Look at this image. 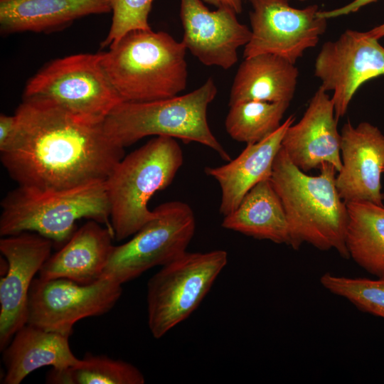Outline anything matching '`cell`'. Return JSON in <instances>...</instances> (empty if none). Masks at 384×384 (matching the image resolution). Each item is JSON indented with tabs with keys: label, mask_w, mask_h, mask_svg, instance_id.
<instances>
[{
	"label": "cell",
	"mask_w": 384,
	"mask_h": 384,
	"mask_svg": "<svg viewBox=\"0 0 384 384\" xmlns=\"http://www.w3.org/2000/svg\"><path fill=\"white\" fill-rule=\"evenodd\" d=\"M183 161L175 138L156 136L116 165L105 181L115 240L134 235L154 217L149 200L171 183Z\"/></svg>",
	"instance_id": "cell-6"
},
{
	"label": "cell",
	"mask_w": 384,
	"mask_h": 384,
	"mask_svg": "<svg viewBox=\"0 0 384 384\" xmlns=\"http://www.w3.org/2000/svg\"><path fill=\"white\" fill-rule=\"evenodd\" d=\"M319 281L329 292L347 299L361 311L384 319V277L372 279L326 272Z\"/></svg>",
	"instance_id": "cell-26"
},
{
	"label": "cell",
	"mask_w": 384,
	"mask_h": 384,
	"mask_svg": "<svg viewBox=\"0 0 384 384\" xmlns=\"http://www.w3.org/2000/svg\"><path fill=\"white\" fill-rule=\"evenodd\" d=\"M222 227L255 239L289 245L286 214L270 178L254 186L238 208L224 216Z\"/></svg>",
	"instance_id": "cell-22"
},
{
	"label": "cell",
	"mask_w": 384,
	"mask_h": 384,
	"mask_svg": "<svg viewBox=\"0 0 384 384\" xmlns=\"http://www.w3.org/2000/svg\"><path fill=\"white\" fill-rule=\"evenodd\" d=\"M203 2L213 5L216 8L229 7L233 9L238 14L242 11V0H202Z\"/></svg>",
	"instance_id": "cell-30"
},
{
	"label": "cell",
	"mask_w": 384,
	"mask_h": 384,
	"mask_svg": "<svg viewBox=\"0 0 384 384\" xmlns=\"http://www.w3.org/2000/svg\"><path fill=\"white\" fill-rule=\"evenodd\" d=\"M367 31L346 30L326 42L315 60L314 75L325 91H332L336 119L347 112L359 87L384 75V47Z\"/></svg>",
	"instance_id": "cell-12"
},
{
	"label": "cell",
	"mask_w": 384,
	"mask_h": 384,
	"mask_svg": "<svg viewBox=\"0 0 384 384\" xmlns=\"http://www.w3.org/2000/svg\"><path fill=\"white\" fill-rule=\"evenodd\" d=\"M153 210L154 217L132 239L114 247L102 277L123 284L186 252L196 229L195 215L189 205L174 201Z\"/></svg>",
	"instance_id": "cell-9"
},
{
	"label": "cell",
	"mask_w": 384,
	"mask_h": 384,
	"mask_svg": "<svg viewBox=\"0 0 384 384\" xmlns=\"http://www.w3.org/2000/svg\"><path fill=\"white\" fill-rule=\"evenodd\" d=\"M298 76L295 64L278 55L263 53L245 58L231 86L229 106L250 100L290 103Z\"/></svg>",
	"instance_id": "cell-21"
},
{
	"label": "cell",
	"mask_w": 384,
	"mask_h": 384,
	"mask_svg": "<svg viewBox=\"0 0 384 384\" xmlns=\"http://www.w3.org/2000/svg\"><path fill=\"white\" fill-rule=\"evenodd\" d=\"M122 286L105 276L90 284L65 278H34L27 324L70 337L78 321L110 311L122 295Z\"/></svg>",
	"instance_id": "cell-10"
},
{
	"label": "cell",
	"mask_w": 384,
	"mask_h": 384,
	"mask_svg": "<svg viewBox=\"0 0 384 384\" xmlns=\"http://www.w3.org/2000/svg\"><path fill=\"white\" fill-rule=\"evenodd\" d=\"M319 169L318 176L306 174L282 147L275 157L270 180L286 214L288 245L298 250L309 243L323 251L335 250L349 259L346 245L348 212L336 188L338 172L329 163Z\"/></svg>",
	"instance_id": "cell-2"
},
{
	"label": "cell",
	"mask_w": 384,
	"mask_h": 384,
	"mask_svg": "<svg viewBox=\"0 0 384 384\" xmlns=\"http://www.w3.org/2000/svg\"><path fill=\"white\" fill-rule=\"evenodd\" d=\"M23 98L50 101L93 123H104L122 100L110 82L101 53L54 60L26 83Z\"/></svg>",
	"instance_id": "cell-7"
},
{
	"label": "cell",
	"mask_w": 384,
	"mask_h": 384,
	"mask_svg": "<svg viewBox=\"0 0 384 384\" xmlns=\"http://www.w3.org/2000/svg\"><path fill=\"white\" fill-rule=\"evenodd\" d=\"M337 123L331 97L319 87L302 119L287 128L282 147L304 172L319 169L324 163L333 165L338 172L342 162Z\"/></svg>",
	"instance_id": "cell-16"
},
{
	"label": "cell",
	"mask_w": 384,
	"mask_h": 384,
	"mask_svg": "<svg viewBox=\"0 0 384 384\" xmlns=\"http://www.w3.org/2000/svg\"><path fill=\"white\" fill-rule=\"evenodd\" d=\"M294 121V117L290 115L272 134L258 142L247 144L234 159L220 166L205 169L206 174L213 178L220 187L219 210L223 215L234 211L254 186L270 178L283 137Z\"/></svg>",
	"instance_id": "cell-18"
},
{
	"label": "cell",
	"mask_w": 384,
	"mask_h": 384,
	"mask_svg": "<svg viewBox=\"0 0 384 384\" xmlns=\"http://www.w3.org/2000/svg\"><path fill=\"white\" fill-rule=\"evenodd\" d=\"M378 0H353L349 4L338 9L330 11H319L318 15L320 17L329 19L335 17H338L343 15H348L351 13H355L362 7L375 2Z\"/></svg>",
	"instance_id": "cell-29"
},
{
	"label": "cell",
	"mask_w": 384,
	"mask_h": 384,
	"mask_svg": "<svg viewBox=\"0 0 384 384\" xmlns=\"http://www.w3.org/2000/svg\"><path fill=\"white\" fill-rule=\"evenodd\" d=\"M18 126L15 114L12 116L0 115V152L5 151L11 144Z\"/></svg>",
	"instance_id": "cell-28"
},
{
	"label": "cell",
	"mask_w": 384,
	"mask_h": 384,
	"mask_svg": "<svg viewBox=\"0 0 384 384\" xmlns=\"http://www.w3.org/2000/svg\"><path fill=\"white\" fill-rule=\"evenodd\" d=\"M289 106V102L245 101L230 106L225 121L231 138L247 144L258 142L274 132Z\"/></svg>",
	"instance_id": "cell-25"
},
{
	"label": "cell",
	"mask_w": 384,
	"mask_h": 384,
	"mask_svg": "<svg viewBox=\"0 0 384 384\" xmlns=\"http://www.w3.org/2000/svg\"><path fill=\"white\" fill-rule=\"evenodd\" d=\"M383 173H384V168H383Z\"/></svg>",
	"instance_id": "cell-33"
},
{
	"label": "cell",
	"mask_w": 384,
	"mask_h": 384,
	"mask_svg": "<svg viewBox=\"0 0 384 384\" xmlns=\"http://www.w3.org/2000/svg\"><path fill=\"white\" fill-rule=\"evenodd\" d=\"M154 0H111L112 18L110 29L102 43L110 46L127 33L134 30H149V14Z\"/></svg>",
	"instance_id": "cell-27"
},
{
	"label": "cell",
	"mask_w": 384,
	"mask_h": 384,
	"mask_svg": "<svg viewBox=\"0 0 384 384\" xmlns=\"http://www.w3.org/2000/svg\"><path fill=\"white\" fill-rule=\"evenodd\" d=\"M298 1H306V0H298Z\"/></svg>",
	"instance_id": "cell-32"
},
{
	"label": "cell",
	"mask_w": 384,
	"mask_h": 384,
	"mask_svg": "<svg viewBox=\"0 0 384 384\" xmlns=\"http://www.w3.org/2000/svg\"><path fill=\"white\" fill-rule=\"evenodd\" d=\"M100 224L88 220L77 229L68 242L45 262L38 277L65 278L82 284L100 279L114 247L112 229Z\"/></svg>",
	"instance_id": "cell-17"
},
{
	"label": "cell",
	"mask_w": 384,
	"mask_h": 384,
	"mask_svg": "<svg viewBox=\"0 0 384 384\" xmlns=\"http://www.w3.org/2000/svg\"><path fill=\"white\" fill-rule=\"evenodd\" d=\"M341 169L336 185L346 203L366 201L384 205L382 174L384 134L368 122L354 127L346 122L341 132Z\"/></svg>",
	"instance_id": "cell-15"
},
{
	"label": "cell",
	"mask_w": 384,
	"mask_h": 384,
	"mask_svg": "<svg viewBox=\"0 0 384 384\" xmlns=\"http://www.w3.org/2000/svg\"><path fill=\"white\" fill-rule=\"evenodd\" d=\"M251 36L244 58L270 53L295 64L305 50L314 48L327 27L319 6H291L289 0H249Z\"/></svg>",
	"instance_id": "cell-11"
},
{
	"label": "cell",
	"mask_w": 384,
	"mask_h": 384,
	"mask_svg": "<svg viewBox=\"0 0 384 384\" xmlns=\"http://www.w3.org/2000/svg\"><path fill=\"white\" fill-rule=\"evenodd\" d=\"M237 14L226 6L210 11L202 0H181V42L205 65L228 70L238 61V48L251 36V30Z\"/></svg>",
	"instance_id": "cell-14"
},
{
	"label": "cell",
	"mask_w": 384,
	"mask_h": 384,
	"mask_svg": "<svg viewBox=\"0 0 384 384\" xmlns=\"http://www.w3.org/2000/svg\"><path fill=\"white\" fill-rule=\"evenodd\" d=\"M1 206V237L33 232L63 246L82 218L112 228L105 181L65 190L18 186L3 198Z\"/></svg>",
	"instance_id": "cell-4"
},
{
	"label": "cell",
	"mask_w": 384,
	"mask_h": 384,
	"mask_svg": "<svg viewBox=\"0 0 384 384\" xmlns=\"http://www.w3.org/2000/svg\"><path fill=\"white\" fill-rule=\"evenodd\" d=\"M68 336L26 324L2 351L6 368L3 384H20L31 373L44 366L61 370L78 366Z\"/></svg>",
	"instance_id": "cell-19"
},
{
	"label": "cell",
	"mask_w": 384,
	"mask_h": 384,
	"mask_svg": "<svg viewBox=\"0 0 384 384\" xmlns=\"http://www.w3.org/2000/svg\"><path fill=\"white\" fill-rule=\"evenodd\" d=\"M367 32L371 36L380 39L384 37V23L377 26Z\"/></svg>",
	"instance_id": "cell-31"
},
{
	"label": "cell",
	"mask_w": 384,
	"mask_h": 384,
	"mask_svg": "<svg viewBox=\"0 0 384 384\" xmlns=\"http://www.w3.org/2000/svg\"><path fill=\"white\" fill-rule=\"evenodd\" d=\"M48 384H143L144 376L136 366L105 355L87 353L78 366L51 368L46 375Z\"/></svg>",
	"instance_id": "cell-24"
},
{
	"label": "cell",
	"mask_w": 384,
	"mask_h": 384,
	"mask_svg": "<svg viewBox=\"0 0 384 384\" xmlns=\"http://www.w3.org/2000/svg\"><path fill=\"white\" fill-rule=\"evenodd\" d=\"M18 126L1 161L18 186L65 190L105 181L124 156V148L103 123L78 117L56 104L23 98Z\"/></svg>",
	"instance_id": "cell-1"
},
{
	"label": "cell",
	"mask_w": 384,
	"mask_h": 384,
	"mask_svg": "<svg viewBox=\"0 0 384 384\" xmlns=\"http://www.w3.org/2000/svg\"><path fill=\"white\" fill-rule=\"evenodd\" d=\"M227 262L228 254L223 250L186 251L149 279L148 326L155 338L164 336L197 309Z\"/></svg>",
	"instance_id": "cell-8"
},
{
	"label": "cell",
	"mask_w": 384,
	"mask_h": 384,
	"mask_svg": "<svg viewBox=\"0 0 384 384\" xmlns=\"http://www.w3.org/2000/svg\"><path fill=\"white\" fill-rule=\"evenodd\" d=\"M110 11L111 0H0V28L4 33L48 32Z\"/></svg>",
	"instance_id": "cell-20"
},
{
	"label": "cell",
	"mask_w": 384,
	"mask_h": 384,
	"mask_svg": "<svg viewBox=\"0 0 384 384\" xmlns=\"http://www.w3.org/2000/svg\"><path fill=\"white\" fill-rule=\"evenodd\" d=\"M52 240L33 232L2 237L0 252L7 270L0 279V349L27 324L28 294L34 276L50 256Z\"/></svg>",
	"instance_id": "cell-13"
},
{
	"label": "cell",
	"mask_w": 384,
	"mask_h": 384,
	"mask_svg": "<svg viewBox=\"0 0 384 384\" xmlns=\"http://www.w3.org/2000/svg\"><path fill=\"white\" fill-rule=\"evenodd\" d=\"M346 206L349 258L370 274L384 277V205L359 201Z\"/></svg>",
	"instance_id": "cell-23"
},
{
	"label": "cell",
	"mask_w": 384,
	"mask_h": 384,
	"mask_svg": "<svg viewBox=\"0 0 384 384\" xmlns=\"http://www.w3.org/2000/svg\"><path fill=\"white\" fill-rule=\"evenodd\" d=\"M209 78L198 88L183 95L140 102H122L103 125L108 136L123 148L148 136H167L185 143L198 142L214 150L222 159H231L211 132L207 109L217 95Z\"/></svg>",
	"instance_id": "cell-5"
},
{
	"label": "cell",
	"mask_w": 384,
	"mask_h": 384,
	"mask_svg": "<svg viewBox=\"0 0 384 384\" xmlns=\"http://www.w3.org/2000/svg\"><path fill=\"white\" fill-rule=\"evenodd\" d=\"M109 47L102 63L122 102L166 99L185 90L186 48L169 33L134 30Z\"/></svg>",
	"instance_id": "cell-3"
}]
</instances>
